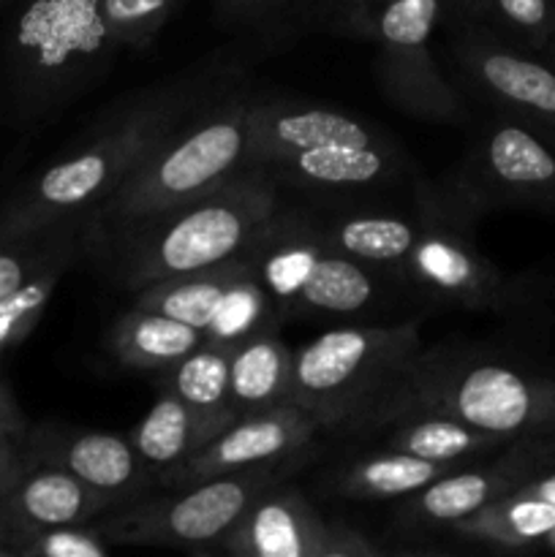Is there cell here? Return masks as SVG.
Instances as JSON below:
<instances>
[{"label":"cell","mask_w":555,"mask_h":557,"mask_svg":"<svg viewBox=\"0 0 555 557\" xmlns=\"http://www.w3.org/2000/svg\"><path fill=\"white\" fill-rule=\"evenodd\" d=\"M444 3L449 5L460 20L493 27V0H441V5Z\"/></svg>","instance_id":"cell-37"},{"label":"cell","mask_w":555,"mask_h":557,"mask_svg":"<svg viewBox=\"0 0 555 557\" xmlns=\"http://www.w3.org/2000/svg\"><path fill=\"white\" fill-rule=\"evenodd\" d=\"M294 351L278 330L256 332L232 346L229 357V411L234 419L292 403Z\"/></svg>","instance_id":"cell-20"},{"label":"cell","mask_w":555,"mask_h":557,"mask_svg":"<svg viewBox=\"0 0 555 557\" xmlns=\"http://www.w3.org/2000/svg\"><path fill=\"white\" fill-rule=\"evenodd\" d=\"M493 27L517 47L544 54L555 30V0H493Z\"/></svg>","instance_id":"cell-32"},{"label":"cell","mask_w":555,"mask_h":557,"mask_svg":"<svg viewBox=\"0 0 555 557\" xmlns=\"http://www.w3.org/2000/svg\"><path fill=\"white\" fill-rule=\"evenodd\" d=\"M120 41L103 0H16L3 33V85L20 120L79 101L112 69Z\"/></svg>","instance_id":"cell-6"},{"label":"cell","mask_w":555,"mask_h":557,"mask_svg":"<svg viewBox=\"0 0 555 557\" xmlns=\"http://www.w3.org/2000/svg\"><path fill=\"white\" fill-rule=\"evenodd\" d=\"M25 438L27 428L25 422H22L20 408L11 400L9 389L0 384V441H20V444H25Z\"/></svg>","instance_id":"cell-36"},{"label":"cell","mask_w":555,"mask_h":557,"mask_svg":"<svg viewBox=\"0 0 555 557\" xmlns=\"http://www.w3.org/2000/svg\"><path fill=\"white\" fill-rule=\"evenodd\" d=\"M468 210L455 194L439 199L430 185H417V239L397 283L428 294L435 302L466 310H515L536 299L531 277L509 275L473 243Z\"/></svg>","instance_id":"cell-9"},{"label":"cell","mask_w":555,"mask_h":557,"mask_svg":"<svg viewBox=\"0 0 555 557\" xmlns=\"http://www.w3.org/2000/svg\"><path fill=\"white\" fill-rule=\"evenodd\" d=\"M553 460L555 433L517 438L515 444L501 449L498 457L488 466L466 462L408 498H400L403 506L397 509V525L406 531H435V528L449 531L455 522L466 520L482 506L515 493L520 484L536 476Z\"/></svg>","instance_id":"cell-15"},{"label":"cell","mask_w":555,"mask_h":557,"mask_svg":"<svg viewBox=\"0 0 555 557\" xmlns=\"http://www.w3.org/2000/svg\"><path fill=\"white\" fill-rule=\"evenodd\" d=\"M283 315H354L395 286L373 267L326 243L299 207H281L243 250Z\"/></svg>","instance_id":"cell-8"},{"label":"cell","mask_w":555,"mask_h":557,"mask_svg":"<svg viewBox=\"0 0 555 557\" xmlns=\"http://www.w3.org/2000/svg\"><path fill=\"white\" fill-rule=\"evenodd\" d=\"M25 449L33 460L74 473L87 487L107 493L120 506L139 500L156 487V476L139 460L131 438L92 430L36 428L27 430Z\"/></svg>","instance_id":"cell-18"},{"label":"cell","mask_w":555,"mask_h":557,"mask_svg":"<svg viewBox=\"0 0 555 557\" xmlns=\"http://www.w3.org/2000/svg\"><path fill=\"white\" fill-rule=\"evenodd\" d=\"M460 466H466V462H460ZM460 466L422 460V457L381 446V451L359 455L351 462H346V466L335 468L330 484L341 498L397 500L408 498V495L428 487L430 482H435V479H441L444 473L455 471Z\"/></svg>","instance_id":"cell-23"},{"label":"cell","mask_w":555,"mask_h":557,"mask_svg":"<svg viewBox=\"0 0 555 557\" xmlns=\"http://www.w3.org/2000/svg\"><path fill=\"white\" fill-rule=\"evenodd\" d=\"M281 207V185L264 169L245 166L218 188L103 239L96 250L128 292H139L237 259Z\"/></svg>","instance_id":"cell-4"},{"label":"cell","mask_w":555,"mask_h":557,"mask_svg":"<svg viewBox=\"0 0 555 557\" xmlns=\"http://www.w3.org/2000/svg\"><path fill=\"white\" fill-rule=\"evenodd\" d=\"M74 245H85V215L65 218L27 232L0 234V299L16 292L49 259Z\"/></svg>","instance_id":"cell-29"},{"label":"cell","mask_w":555,"mask_h":557,"mask_svg":"<svg viewBox=\"0 0 555 557\" xmlns=\"http://www.w3.org/2000/svg\"><path fill=\"white\" fill-rule=\"evenodd\" d=\"M441 0H375L365 41L375 47V79L406 117L433 125L468 123V107L433 58Z\"/></svg>","instance_id":"cell-11"},{"label":"cell","mask_w":555,"mask_h":557,"mask_svg":"<svg viewBox=\"0 0 555 557\" xmlns=\"http://www.w3.org/2000/svg\"><path fill=\"white\" fill-rule=\"evenodd\" d=\"M536 128H539V125H536ZM539 131H542V134L547 136V139L553 141V145H555V131H553V128H539Z\"/></svg>","instance_id":"cell-40"},{"label":"cell","mask_w":555,"mask_h":557,"mask_svg":"<svg viewBox=\"0 0 555 557\" xmlns=\"http://www.w3.org/2000/svg\"><path fill=\"white\" fill-rule=\"evenodd\" d=\"M114 509H120V504L112 495L98 493L74 473L30 457L20 479L0 498V547L3 553L20 555L41 531L96 522Z\"/></svg>","instance_id":"cell-17"},{"label":"cell","mask_w":555,"mask_h":557,"mask_svg":"<svg viewBox=\"0 0 555 557\" xmlns=\"http://www.w3.org/2000/svg\"><path fill=\"white\" fill-rule=\"evenodd\" d=\"M234 557H373L379 547L346 522H330L288 482L267 490L215 544Z\"/></svg>","instance_id":"cell-14"},{"label":"cell","mask_w":555,"mask_h":557,"mask_svg":"<svg viewBox=\"0 0 555 557\" xmlns=\"http://www.w3.org/2000/svg\"><path fill=\"white\" fill-rule=\"evenodd\" d=\"M221 430V424L201 417L174 392L161 389L156 406L131 433V444L156 476V484H163V479L183 468Z\"/></svg>","instance_id":"cell-21"},{"label":"cell","mask_w":555,"mask_h":557,"mask_svg":"<svg viewBox=\"0 0 555 557\" xmlns=\"http://www.w3.org/2000/svg\"><path fill=\"white\" fill-rule=\"evenodd\" d=\"M422 315L386 326H341L294 351L292 403L316 428L351 435L422 351Z\"/></svg>","instance_id":"cell-7"},{"label":"cell","mask_w":555,"mask_h":557,"mask_svg":"<svg viewBox=\"0 0 555 557\" xmlns=\"http://www.w3.org/2000/svg\"><path fill=\"white\" fill-rule=\"evenodd\" d=\"M27 449L20 441H0V498L11 490L27 466Z\"/></svg>","instance_id":"cell-35"},{"label":"cell","mask_w":555,"mask_h":557,"mask_svg":"<svg viewBox=\"0 0 555 557\" xmlns=\"http://www.w3.org/2000/svg\"><path fill=\"white\" fill-rule=\"evenodd\" d=\"M205 332L156 310L131 305L118 315L107 335V348L123 368L141 373H166L169 368L205 346Z\"/></svg>","instance_id":"cell-22"},{"label":"cell","mask_w":555,"mask_h":557,"mask_svg":"<svg viewBox=\"0 0 555 557\" xmlns=\"http://www.w3.org/2000/svg\"><path fill=\"white\" fill-rule=\"evenodd\" d=\"M316 433L319 428L313 419L294 403L248 413L212 435L183 468L163 479L161 487H188V484L205 482L221 473L292 460L310 449Z\"/></svg>","instance_id":"cell-16"},{"label":"cell","mask_w":555,"mask_h":557,"mask_svg":"<svg viewBox=\"0 0 555 557\" xmlns=\"http://www.w3.org/2000/svg\"><path fill=\"white\" fill-rule=\"evenodd\" d=\"M245 166L321 201H375L411 177V163L379 125L310 101L254 98Z\"/></svg>","instance_id":"cell-2"},{"label":"cell","mask_w":555,"mask_h":557,"mask_svg":"<svg viewBox=\"0 0 555 557\" xmlns=\"http://www.w3.org/2000/svg\"><path fill=\"white\" fill-rule=\"evenodd\" d=\"M112 544L101 536L96 522H82V525H60L41 531L33 536L20 555L25 557H107L112 553Z\"/></svg>","instance_id":"cell-34"},{"label":"cell","mask_w":555,"mask_h":557,"mask_svg":"<svg viewBox=\"0 0 555 557\" xmlns=\"http://www.w3.org/2000/svg\"><path fill=\"white\" fill-rule=\"evenodd\" d=\"M455 196L471 212L498 205L555 212V145L526 120H490L468 145Z\"/></svg>","instance_id":"cell-12"},{"label":"cell","mask_w":555,"mask_h":557,"mask_svg":"<svg viewBox=\"0 0 555 557\" xmlns=\"http://www.w3.org/2000/svg\"><path fill=\"white\" fill-rule=\"evenodd\" d=\"M386 428H392V433L384 438L386 449L406 451V455L422 457V460L449 462V466L498 455L501 449H506V446L517 441L471 428V424L460 422V419L430 417V413L397 419V422L386 424Z\"/></svg>","instance_id":"cell-24"},{"label":"cell","mask_w":555,"mask_h":557,"mask_svg":"<svg viewBox=\"0 0 555 557\" xmlns=\"http://www.w3.org/2000/svg\"><path fill=\"white\" fill-rule=\"evenodd\" d=\"M452 417L506 438L555 433V375L506 364L473 348H422L351 435H373L406 417Z\"/></svg>","instance_id":"cell-3"},{"label":"cell","mask_w":555,"mask_h":557,"mask_svg":"<svg viewBox=\"0 0 555 557\" xmlns=\"http://www.w3.org/2000/svg\"><path fill=\"white\" fill-rule=\"evenodd\" d=\"M373 3L375 0H354V30H357V38H365V25H368V14Z\"/></svg>","instance_id":"cell-38"},{"label":"cell","mask_w":555,"mask_h":557,"mask_svg":"<svg viewBox=\"0 0 555 557\" xmlns=\"http://www.w3.org/2000/svg\"><path fill=\"white\" fill-rule=\"evenodd\" d=\"M232 87H237V71L215 60L114 103L74 145L14 190L0 210V234L87 218L172 131Z\"/></svg>","instance_id":"cell-1"},{"label":"cell","mask_w":555,"mask_h":557,"mask_svg":"<svg viewBox=\"0 0 555 557\" xmlns=\"http://www.w3.org/2000/svg\"><path fill=\"white\" fill-rule=\"evenodd\" d=\"M229 357H232L229 346L205 343L161 373V389L174 392L201 417L229 428L234 422V413L229 411Z\"/></svg>","instance_id":"cell-28"},{"label":"cell","mask_w":555,"mask_h":557,"mask_svg":"<svg viewBox=\"0 0 555 557\" xmlns=\"http://www.w3.org/2000/svg\"><path fill=\"white\" fill-rule=\"evenodd\" d=\"M449 52L468 87L501 114L555 131V65L495 27L460 20Z\"/></svg>","instance_id":"cell-13"},{"label":"cell","mask_w":555,"mask_h":557,"mask_svg":"<svg viewBox=\"0 0 555 557\" xmlns=\"http://www.w3.org/2000/svg\"><path fill=\"white\" fill-rule=\"evenodd\" d=\"M177 0H103V14L123 49H147L172 16Z\"/></svg>","instance_id":"cell-33"},{"label":"cell","mask_w":555,"mask_h":557,"mask_svg":"<svg viewBox=\"0 0 555 557\" xmlns=\"http://www.w3.org/2000/svg\"><path fill=\"white\" fill-rule=\"evenodd\" d=\"M221 20L259 36L332 30L357 38L354 0H215Z\"/></svg>","instance_id":"cell-25"},{"label":"cell","mask_w":555,"mask_h":557,"mask_svg":"<svg viewBox=\"0 0 555 557\" xmlns=\"http://www.w3.org/2000/svg\"><path fill=\"white\" fill-rule=\"evenodd\" d=\"M0 555H3V547H0Z\"/></svg>","instance_id":"cell-41"},{"label":"cell","mask_w":555,"mask_h":557,"mask_svg":"<svg viewBox=\"0 0 555 557\" xmlns=\"http://www.w3.org/2000/svg\"><path fill=\"white\" fill-rule=\"evenodd\" d=\"M544 58L550 60V63L555 65V30H553V38H550V44H547V49H544Z\"/></svg>","instance_id":"cell-39"},{"label":"cell","mask_w":555,"mask_h":557,"mask_svg":"<svg viewBox=\"0 0 555 557\" xmlns=\"http://www.w3.org/2000/svg\"><path fill=\"white\" fill-rule=\"evenodd\" d=\"M281 308L275 299L270 297L264 286L254 277L248 270L239 272L232 283H229L226 294H223L221 305H218L215 315L207 324L205 337L207 343H221V346H237L245 337L256 335V332L278 330L281 324Z\"/></svg>","instance_id":"cell-30"},{"label":"cell","mask_w":555,"mask_h":557,"mask_svg":"<svg viewBox=\"0 0 555 557\" xmlns=\"http://www.w3.org/2000/svg\"><path fill=\"white\" fill-rule=\"evenodd\" d=\"M305 212L326 243L397 283L408 250L417 239V210L406 212L381 207L375 201H354L343 205L341 210Z\"/></svg>","instance_id":"cell-19"},{"label":"cell","mask_w":555,"mask_h":557,"mask_svg":"<svg viewBox=\"0 0 555 557\" xmlns=\"http://www.w3.org/2000/svg\"><path fill=\"white\" fill-rule=\"evenodd\" d=\"M303 466V455L270 466L221 473L188 487L169 490L152 500H134L96 520V528L112 547H183L210 549L248 515L250 506L272 490L288 482Z\"/></svg>","instance_id":"cell-10"},{"label":"cell","mask_w":555,"mask_h":557,"mask_svg":"<svg viewBox=\"0 0 555 557\" xmlns=\"http://www.w3.org/2000/svg\"><path fill=\"white\" fill-rule=\"evenodd\" d=\"M245 270H248V261L237 256V259L210 267V270L166 277V281L150 283V286L134 292V305L156 310V313H163L169 319H177L205 332L210 319L215 315L218 305H221L223 294H226L229 283Z\"/></svg>","instance_id":"cell-27"},{"label":"cell","mask_w":555,"mask_h":557,"mask_svg":"<svg viewBox=\"0 0 555 557\" xmlns=\"http://www.w3.org/2000/svg\"><path fill=\"white\" fill-rule=\"evenodd\" d=\"M449 531L468 542L490 544V547H528V544L547 542L555 533V506L517 487L515 493L455 522Z\"/></svg>","instance_id":"cell-26"},{"label":"cell","mask_w":555,"mask_h":557,"mask_svg":"<svg viewBox=\"0 0 555 557\" xmlns=\"http://www.w3.org/2000/svg\"><path fill=\"white\" fill-rule=\"evenodd\" d=\"M79 250L82 245L65 248L63 253L49 259L30 281H25L16 292H11L9 297L0 299V354L20 346V343L36 330L44 310H47L49 299H52L54 288L60 286V281H63V275L69 272V267L74 264Z\"/></svg>","instance_id":"cell-31"},{"label":"cell","mask_w":555,"mask_h":557,"mask_svg":"<svg viewBox=\"0 0 555 557\" xmlns=\"http://www.w3.org/2000/svg\"><path fill=\"white\" fill-rule=\"evenodd\" d=\"M254 98L232 87L166 136L85 218V243L103 239L218 188L245 169Z\"/></svg>","instance_id":"cell-5"}]
</instances>
